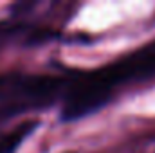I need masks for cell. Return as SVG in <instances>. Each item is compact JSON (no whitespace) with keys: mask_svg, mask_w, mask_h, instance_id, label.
Instances as JSON below:
<instances>
[{"mask_svg":"<svg viewBox=\"0 0 155 153\" xmlns=\"http://www.w3.org/2000/svg\"><path fill=\"white\" fill-rule=\"evenodd\" d=\"M112 88L99 81L94 74H88L83 83L74 85L67 90L63 106H61V119L63 121H76L79 117L92 114L107 105Z\"/></svg>","mask_w":155,"mask_h":153,"instance_id":"6da1fadb","label":"cell"}]
</instances>
